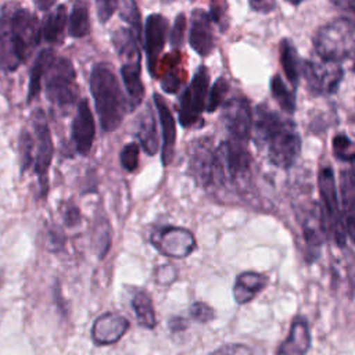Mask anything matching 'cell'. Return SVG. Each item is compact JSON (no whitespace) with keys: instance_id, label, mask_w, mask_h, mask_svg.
Listing matches in <instances>:
<instances>
[{"instance_id":"24","label":"cell","mask_w":355,"mask_h":355,"mask_svg":"<svg viewBox=\"0 0 355 355\" xmlns=\"http://www.w3.org/2000/svg\"><path fill=\"white\" fill-rule=\"evenodd\" d=\"M140 62H126L121 67V76L129 97L130 110H135L144 98V85L141 82Z\"/></svg>"},{"instance_id":"47","label":"cell","mask_w":355,"mask_h":355,"mask_svg":"<svg viewBox=\"0 0 355 355\" xmlns=\"http://www.w3.org/2000/svg\"><path fill=\"white\" fill-rule=\"evenodd\" d=\"M53 4H54L53 1H42V0L36 1V6L39 7L40 11H49V8H50Z\"/></svg>"},{"instance_id":"8","label":"cell","mask_w":355,"mask_h":355,"mask_svg":"<svg viewBox=\"0 0 355 355\" xmlns=\"http://www.w3.org/2000/svg\"><path fill=\"white\" fill-rule=\"evenodd\" d=\"M318 186H319V194L323 202L322 211L324 216L326 230H329L333 234V239L336 240L338 247H344L347 232L343 222V215L340 214V208H338L334 175L327 165L320 166L319 169Z\"/></svg>"},{"instance_id":"33","label":"cell","mask_w":355,"mask_h":355,"mask_svg":"<svg viewBox=\"0 0 355 355\" xmlns=\"http://www.w3.org/2000/svg\"><path fill=\"white\" fill-rule=\"evenodd\" d=\"M331 148L337 159L345 162L355 161V144L347 135H336L331 140Z\"/></svg>"},{"instance_id":"48","label":"cell","mask_w":355,"mask_h":355,"mask_svg":"<svg viewBox=\"0 0 355 355\" xmlns=\"http://www.w3.org/2000/svg\"><path fill=\"white\" fill-rule=\"evenodd\" d=\"M1 283H3V272L0 269V287H1Z\"/></svg>"},{"instance_id":"13","label":"cell","mask_w":355,"mask_h":355,"mask_svg":"<svg viewBox=\"0 0 355 355\" xmlns=\"http://www.w3.org/2000/svg\"><path fill=\"white\" fill-rule=\"evenodd\" d=\"M215 162L212 139L201 137L191 143L189 153V172L196 183L204 189L211 187Z\"/></svg>"},{"instance_id":"16","label":"cell","mask_w":355,"mask_h":355,"mask_svg":"<svg viewBox=\"0 0 355 355\" xmlns=\"http://www.w3.org/2000/svg\"><path fill=\"white\" fill-rule=\"evenodd\" d=\"M326 223L322 208L313 202L302 222V237L305 241V258L308 262H315L320 254Z\"/></svg>"},{"instance_id":"20","label":"cell","mask_w":355,"mask_h":355,"mask_svg":"<svg viewBox=\"0 0 355 355\" xmlns=\"http://www.w3.org/2000/svg\"><path fill=\"white\" fill-rule=\"evenodd\" d=\"M154 104L158 112V118L162 129V148H161V162L164 166H168L175 155V144H176V126L171 108L165 103V100L158 94H153Z\"/></svg>"},{"instance_id":"6","label":"cell","mask_w":355,"mask_h":355,"mask_svg":"<svg viewBox=\"0 0 355 355\" xmlns=\"http://www.w3.org/2000/svg\"><path fill=\"white\" fill-rule=\"evenodd\" d=\"M47 100L58 108L72 105L79 94L73 64L67 57H55L44 75Z\"/></svg>"},{"instance_id":"5","label":"cell","mask_w":355,"mask_h":355,"mask_svg":"<svg viewBox=\"0 0 355 355\" xmlns=\"http://www.w3.org/2000/svg\"><path fill=\"white\" fill-rule=\"evenodd\" d=\"M313 47L323 61L340 64L355 55V24L347 17L327 22L316 31Z\"/></svg>"},{"instance_id":"29","label":"cell","mask_w":355,"mask_h":355,"mask_svg":"<svg viewBox=\"0 0 355 355\" xmlns=\"http://www.w3.org/2000/svg\"><path fill=\"white\" fill-rule=\"evenodd\" d=\"M132 308L136 315L137 323L140 326L146 329H154V326L157 324L155 312H154L151 297L146 291L139 290L135 293L132 298Z\"/></svg>"},{"instance_id":"45","label":"cell","mask_w":355,"mask_h":355,"mask_svg":"<svg viewBox=\"0 0 355 355\" xmlns=\"http://www.w3.org/2000/svg\"><path fill=\"white\" fill-rule=\"evenodd\" d=\"M225 15H226V4L225 3H214L211 6V12H209L211 21L218 24L222 31L226 29V17Z\"/></svg>"},{"instance_id":"3","label":"cell","mask_w":355,"mask_h":355,"mask_svg":"<svg viewBox=\"0 0 355 355\" xmlns=\"http://www.w3.org/2000/svg\"><path fill=\"white\" fill-rule=\"evenodd\" d=\"M89 85L100 126L103 132L111 133L122 123L126 112L130 110L129 100L110 64L100 62L94 65L90 72Z\"/></svg>"},{"instance_id":"44","label":"cell","mask_w":355,"mask_h":355,"mask_svg":"<svg viewBox=\"0 0 355 355\" xmlns=\"http://www.w3.org/2000/svg\"><path fill=\"white\" fill-rule=\"evenodd\" d=\"M80 211L79 208L73 204V202H68L65 207H64V211H62V219H64V223L69 227H73L76 225L80 223Z\"/></svg>"},{"instance_id":"38","label":"cell","mask_w":355,"mask_h":355,"mask_svg":"<svg viewBox=\"0 0 355 355\" xmlns=\"http://www.w3.org/2000/svg\"><path fill=\"white\" fill-rule=\"evenodd\" d=\"M184 29H186V17L183 12L178 14L171 31V46L172 49L178 50L183 44V37H184Z\"/></svg>"},{"instance_id":"28","label":"cell","mask_w":355,"mask_h":355,"mask_svg":"<svg viewBox=\"0 0 355 355\" xmlns=\"http://www.w3.org/2000/svg\"><path fill=\"white\" fill-rule=\"evenodd\" d=\"M279 53H280V64L283 67V71L288 79V82L293 85V87H297L298 80H300V73L302 69V61L288 39H283L279 46Z\"/></svg>"},{"instance_id":"37","label":"cell","mask_w":355,"mask_h":355,"mask_svg":"<svg viewBox=\"0 0 355 355\" xmlns=\"http://www.w3.org/2000/svg\"><path fill=\"white\" fill-rule=\"evenodd\" d=\"M176 67L178 65H169L161 78V87L166 93H176L182 85V78Z\"/></svg>"},{"instance_id":"42","label":"cell","mask_w":355,"mask_h":355,"mask_svg":"<svg viewBox=\"0 0 355 355\" xmlns=\"http://www.w3.org/2000/svg\"><path fill=\"white\" fill-rule=\"evenodd\" d=\"M96 8L98 19L104 24L112 17L115 10L119 8V3L115 0H98L96 1Z\"/></svg>"},{"instance_id":"31","label":"cell","mask_w":355,"mask_h":355,"mask_svg":"<svg viewBox=\"0 0 355 355\" xmlns=\"http://www.w3.org/2000/svg\"><path fill=\"white\" fill-rule=\"evenodd\" d=\"M270 92L284 112L293 114L295 111L294 89H288V86L286 85V82L282 79L279 73L273 75L270 79Z\"/></svg>"},{"instance_id":"30","label":"cell","mask_w":355,"mask_h":355,"mask_svg":"<svg viewBox=\"0 0 355 355\" xmlns=\"http://www.w3.org/2000/svg\"><path fill=\"white\" fill-rule=\"evenodd\" d=\"M68 31L72 37H83L89 35L90 32V18H89V8L86 3L78 1L73 4L69 22H68Z\"/></svg>"},{"instance_id":"7","label":"cell","mask_w":355,"mask_h":355,"mask_svg":"<svg viewBox=\"0 0 355 355\" xmlns=\"http://www.w3.org/2000/svg\"><path fill=\"white\" fill-rule=\"evenodd\" d=\"M209 72L204 65L196 71L190 85L183 90L179 101V122L184 128L194 126L201 121V114L207 108L209 93Z\"/></svg>"},{"instance_id":"17","label":"cell","mask_w":355,"mask_h":355,"mask_svg":"<svg viewBox=\"0 0 355 355\" xmlns=\"http://www.w3.org/2000/svg\"><path fill=\"white\" fill-rule=\"evenodd\" d=\"M312 347L309 323L305 316L297 315L291 320L287 337L279 344L275 355H306Z\"/></svg>"},{"instance_id":"39","label":"cell","mask_w":355,"mask_h":355,"mask_svg":"<svg viewBox=\"0 0 355 355\" xmlns=\"http://www.w3.org/2000/svg\"><path fill=\"white\" fill-rule=\"evenodd\" d=\"M209 355H255V351L241 343H229L220 345Z\"/></svg>"},{"instance_id":"22","label":"cell","mask_w":355,"mask_h":355,"mask_svg":"<svg viewBox=\"0 0 355 355\" xmlns=\"http://www.w3.org/2000/svg\"><path fill=\"white\" fill-rule=\"evenodd\" d=\"M136 139L147 155H154L159 147L155 115L150 104L139 114L136 119Z\"/></svg>"},{"instance_id":"2","label":"cell","mask_w":355,"mask_h":355,"mask_svg":"<svg viewBox=\"0 0 355 355\" xmlns=\"http://www.w3.org/2000/svg\"><path fill=\"white\" fill-rule=\"evenodd\" d=\"M254 140L265 148L268 161L279 168H290L301 151V137L291 119L283 118L268 104H259L252 116Z\"/></svg>"},{"instance_id":"40","label":"cell","mask_w":355,"mask_h":355,"mask_svg":"<svg viewBox=\"0 0 355 355\" xmlns=\"http://www.w3.org/2000/svg\"><path fill=\"white\" fill-rule=\"evenodd\" d=\"M190 316L196 320V322H200V323H208L211 322L214 318H215V312L214 309L205 304V302H194L191 306H190Z\"/></svg>"},{"instance_id":"36","label":"cell","mask_w":355,"mask_h":355,"mask_svg":"<svg viewBox=\"0 0 355 355\" xmlns=\"http://www.w3.org/2000/svg\"><path fill=\"white\" fill-rule=\"evenodd\" d=\"M119 161L125 171L128 172L136 171L139 166V144L137 143L126 144L119 154Z\"/></svg>"},{"instance_id":"34","label":"cell","mask_w":355,"mask_h":355,"mask_svg":"<svg viewBox=\"0 0 355 355\" xmlns=\"http://www.w3.org/2000/svg\"><path fill=\"white\" fill-rule=\"evenodd\" d=\"M19 159H21V169L22 172L32 166L35 161V137L26 132L25 129L19 135Z\"/></svg>"},{"instance_id":"35","label":"cell","mask_w":355,"mask_h":355,"mask_svg":"<svg viewBox=\"0 0 355 355\" xmlns=\"http://www.w3.org/2000/svg\"><path fill=\"white\" fill-rule=\"evenodd\" d=\"M229 90V83L225 78H218L215 83L212 85L209 93H208V100H207V112H214L216 111L218 107L223 105L225 97Z\"/></svg>"},{"instance_id":"14","label":"cell","mask_w":355,"mask_h":355,"mask_svg":"<svg viewBox=\"0 0 355 355\" xmlns=\"http://www.w3.org/2000/svg\"><path fill=\"white\" fill-rule=\"evenodd\" d=\"M168 32V19L161 14H151L146 19L144 46L147 54V68L151 76H157L158 57L164 49Z\"/></svg>"},{"instance_id":"27","label":"cell","mask_w":355,"mask_h":355,"mask_svg":"<svg viewBox=\"0 0 355 355\" xmlns=\"http://www.w3.org/2000/svg\"><path fill=\"white\" fill-rule=\"evenodd\" d=\"M67 26V6L58 4L55 8L50 10L47 14L40 32L46 42L49 43H57L62 39L64 31Z\"/></svg>"},{"instance_id":"11","label":"cell","mask_w":355,"mask_h":355,"mask_svg":"<svg viewBox=\"0 0 355 355\" xmlns=\"http://www.w3.org/2000/svg\"><path fill=\"white\" fill-rule=\"evenodd\" d=\"M153 247L165 257L186 258L196 248L193 233L179 226H161L150 236Z\"/></svg>"},{"instance_id":"32","label":"cell","mask_w":355,"mask_h":355,"mask_svg":"<svg viewBox=\"0 0 355 355\" xmlns=\"http://www.w3.org/2000/svg\"><path fill=\"white\" fill-rule=\"evenodd\" d=\"M119 17L125 22L130 25V31L137 36L140 40V32H141V19H140V11L137 4L133 0H125L119 3Z\"/></svg>"},{"instance_id":"49","label":"cell","mask_w":355,"mask_h":355,"mask_svg":"<svg viewBox=\"0 0 355 355\" xmlns=\"http://www.w3.org/2000/svg\"><path fill=\"white\" fill-rule=\"evenodd\" d=\"M352 121H354V125H355V116H354V118H352Z\"/></svg>"},{"instance_id":"9","label":"cell","mask_w":355,"mask_h":355,"mask_svg":"<svg viewBox=\"0 0 355 355\" xmlns=\"http://www.w3.org/2000/svg\"><path fill=\"white\" fill-rule=\"evenodd\" d=\"M32 126L35 130V173L39 179L40 194L44 197L49 187V168L53 159V140L47 118L42 110H36L32 115Z\"/></svg>"},{"instance_id":"25","label":"cell","mask_w":355,"mask_h":355,"mask_svg":"<svg viewBox=\"0 0 355 355\" xmlns=\"http://www.w3.org/2000/svg\"><path fill=\"white\" fill-rule=\"evenodd\" d=\"M112 44L115 51L126 62H140V49L139 39L129 28H118L112 33Z\"/></svg>"},{"instance_id":"18","label":"cell","mask_w":355,"mask_h":355,"mask_svg":"<svg viewBox=\"0 0 355 355\" xmlns=\"http://www.w3.org/2000/svg\"><path fill=\"white\" fill-rule=\"evenodd\" d=\"M211 22V17L207 11H204L202 8L193 10L189 42L191 49L201 57L209 55L214 50V35Z\"/></svg>"},{"instance_id":"19","label":"cell","mask_w":355,"mask_h":355,"mask_svg":"<svg viewBox=\"0 0 355 355\" xmlns=\"http://www.w3.org/2000/svg\"><path fill=\"white\" fill-rule=\"evenodd\" d=\"M129 329V322L119 313H104L98 316L92 327V338L98 345L116 343Z\"/></svg>"},{"instance_id":"43","label":"cell","mask_w":355,"mask_h":355,"mask_svg":"<svg viewBox=\"0 0 355 355\" xmlns=\"http://www.w3.org/2000/svg\"><path fill=\"white\" fill-rule=\"evenodd\" d=\"M47 244L50 251H60L65 244V234L60 226L51 225L47 232Z\"/></svg>"},{"instance_id":"10","label":"cell","mask_w":355,"mask_h":355,"mask_svg":"<svg viewBox=\"0 0 355 355\" xmlns=\"http://www.w3.org/2000/svg\"><path fill=\"white\" fill-rule=\"evenodd\" d=\"M301 73L305 78L308 90L315 96L336 93L344 76V71L338 62L323 60L320 62L304 60Z\"/></svg>"},{"instance_id":"4","label":"cell","mask_w":355,"mask_h":355,"mask_svg":"<svg viewBox=\"0 0 355 355\" xmlns=\"http://www.w3.org/2000/svg\"><path fill=\"white\" fill-rule=\"evenodd\" d=\"M251 178V157L244 143L225 140L215 148L212 184L215 190L241 193Z\"/></svg>"},{"instance_id":"21","label":"cell","mask_w":355,"mask_h":355,"mask_svg":"<svg viewBox=\"0 0 355 355\" xmlns=\"http://www.w3.org/2000/svg\"><path fill=\"white\" fill-rule=\"evenodd\" d=\"M340 193L345 232L351 241L355 244V171L352 168L341 171Z\"/></svg>"},{"instance_id":"26","label":"cell","mask_w":355,"mask_h":355,"mask_svg":"<svg viewBox=\"0 0 355 355\" xmlns=\"http://www.w3.org/2000/svg\"><path fill=\"white\" fill-rule=\"evenodd\" d=\"M54 58L55 55L53 49H43L36 55L29 73V86H28V96H26L28 101H32L39 94L42 89V80L44 79V75Z\"/></svg>"},{"instance_id":"12","label":"cell","mask_w":355,"mask_h":355,"mask_svg":"<svg viewBox=\"0 0 355 355\" xmlns=\"http://www.w3.org/2000/svg\"><path fill=\"white\" fill-rule=\"evenodd\" d=\"M222 122L232 140L244 143L252 129V111L244 97H232L222 105Z\"/></svg>"},{"instance_id":"41","label":"cell","mask_w":355,"mask_h":355,"mask_svg":"<svg viewBox=\"0 0 355 355\" xmlns=\"http://www.w3.org/2000/svg\"><path fill=\"white\" fill-rule=\"evenodd\" d=\"M178 276V270L171 263H165V265H159L157 269H155V282L158 284H171L172 282H175Z\"/></svg>"},{"instance_id":"15","label":"cell","mask_w":355,"mask_h":355,"mask_svg":"<svg viewBox=\"0 0 355 355\" xmlns=\"http://www.w3.org/2000/svg\"><path fill=\"white\" fill-rule=\"evenodd\" d=\"M72 141L75 150L80 155H87L94 141V118L87 100H80L76 107V112L72 121Z\"/></svg>"},{"instance_id":"46","label":"cell","mask_w":355,"mask_h":355,"mask_svg":"<svg viewBox=\"0 0 355 355\" xmlns=\"http://www.w3.org/2000/svg\"><path fill=\"white\" fill-rule=\"evenodd\" d=\"M250 7L258 12H269L276 7L275 1H250Z\"/></svg>"},{"instance_id":"1","label":"cell","mask_w":355,"mask_h":355,"mask_svg":"<svg viewBox=\"0 0 355 355\" xmlns=\"http://www.w3.org/2000/svg\"><path fill=\"white\" fill-rule=\"evenodd\" d=\"M36 17L15 3H8L0 11V68L14 72L28 58L40 40Z\"/></svg>"},{"instance_id":"23","label":"cell","mask_w":355,"mask_h":355,"mask_svg":"<svg viewBox=\"0 0 355 355\" xmlns=\"http://www.w3.org/2000/svg\"><path fill=\"white\" fill-rule=\"evenodd\" d=\"M268 284V277L262 273L247 270L236 277L233 286L234 301L240 305L252 301Z\"/></svg>"}]
</instances>
